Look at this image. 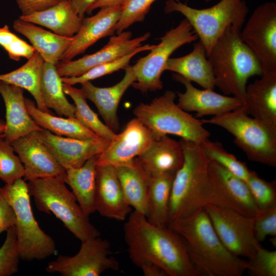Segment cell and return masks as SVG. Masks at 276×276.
<instances>
[{
  "mask_svg": "<svg viewBox=\"0 0 276 276\" xmlns=\"http://www.w3.org/2000/svg\"><path fill=\"white\" fill-rule=\"evenodd\" d=\"M124 235L134 264L143 261L152 262L168 276H200L183 239L168 226L154 225L144 214L134 211L124 224Z\"/></svg>",
  "mask_w": 276,
  "mask_h": 276,
  "instance_id": "1",
  "label": "cell"
},
{
  "mask_svg": "<svg viewBox=\"0 0 276 276\" xmlns=\"http://www.w3.org/2000/svg\"><path fill=\"white\" fill-rule=\"evenodd\" d=\"M167 226L182 238L200 275L241 276L246 271L248 260L235 256L224 246L204 208Z\"/></svg>",
  "mask_w": 276,
  "mask_h": 276,
  "instance_id": "2",
  "label": "cell"
},
{
  "mask_svg": "<svg viewBox=\"0 0 276 276\" xmlns=\"http://www.w3.org/2000/svg\"><path fill=\"white\" fill-rule=\"evenodd\" d=\"M184 153L181 167L176 173L171 191L168 224L188 217L209 204L212 183L210 159L200 144L180 139Z\"/></svg>",
  "mask_w": 276,
  "mask_h": 276,
  "instance_id": "3",
  "label": "cell"
},
{
  "mask_svg": "<svg viewBox=\"0 0 276 276\" xmlns=\"http://www.w3.org/2000/svg\"><path fill=\"white\" fill-rule=\"evenodd\" d=\"M240 30L230 26L217 40L207 56L215 86L224 95L244 100L247 82L262 74L257 58L242 40Z\"/></svg>",
  "mask_w": 276,
  "mask_h": 276,
  "instance_id": "4",
  "label": "cell"
},
{
  "mask_svg": "<svg viewBox=\"0 0 276 276\" xmlns=\"http://www.w3.org/2000/svg\"><path fill=\"white\" fill-rule=\"evenodd\" d=\"M27 186L37 209L53 214L81 242L100 237V232L90 222L62 178H37L28 181Z\"/></svg>",
  "mask_w": 276,
  "mask_h": 276,
  "instance_id": "5",
  "label": "cell"
},
{
  "mask_svg": "<svg viewBox=\"0 0 276 276\" xmlns=\"http://www.w3.org/2000/svg\"><path fill=\"white\" fill-rule=\"evenodd\" d=\"M176 97L174 91L167 90L149 103H140L133 114L151 130L154 138L172 134L199 144L208 140L210 133L201 120L176 104Z\"/></svg>",
  "mask_w": 276,
  "mask_h": 276,
  "instance_id": "6",
  "label": "cell"
},
{
  "mask_svg": "<svg viewBox=\"0 0 276 276\" xmlns=\"http://www.w3.org/2000/svg\"><path fill=\"white\" fill-rule=\"evenodd\" d=\"M203 124L221 127L235 137V143L250 160L276 166V127L250 117L242 107L201 120Z\"/></svg>",
  "mask_w": 276,
  "mask_h": 276,
  "instance_id": "7",
  "label": "cell"
},
{
  "mask_svg": "<svg viewBox=\"0 0 276 276\" xmlns=\"http://www.w3.org/2000/svg\"><path fill=\"white\" fill-rule=\"evenodd\" d=\"M164 11L167 13L178 12L185 17L204 45L208 56L228 27L234 26L241 30L248 8L244 0H220L210 8L200 9L191 7L179 0H167Z\"/></svg>",
  "mask_w": 276,
  "mask_h": 276,
  "instance_id": "8",
  "label": "cell"
},
{
  "mask_svg": "<svg viewBox=\"0 0 276 276\" xmlns=\"http://www.w3.org/2000/svg\"><path fill=\"white\" fill-rule=\"evenodd\" d=\"M3 188L16 218L15 229L20 259L42 260L56 251L53 238L39 227L33 214L27 182L21 178Z\"/></svg>",
  "mask_w": 276,
  "mask_h": 276,
  "instance_id": "9",
  "label": "cell"
},
{
  "mask_svg": "<svg viewBox=\"0 0 276 276\" xmlns=\"http://www.w3.org/2000/svg\"><path fill=\"white\" fill-rule=\"evenodd\" d=\"M198 38L190 24L186 18L183 19L159 38L160 42L147 55L132 66L136 80L131 86L143 93L161 89L163 86L161 76L170 56L182 45Z\"/></svg>",
  "mask_w": 276,
  "mask_h": 276,
  "instance_id": "10",
  "label": "cell"
},
{
  "mask_svg": "<svg viewBox=\"0 0 276 276\" xmlns=\"http://www.w3.org/2000/svg\"><path fill=\"white\" fill-rule=\"evenodd\" d=\"M203 208L224 246L236 256L251 259L262 246L255 236L254 217L211 204Z\"/></svg>",
  "mask_w": 276,
  "mask_h": 276,
  "instance_id": "11",
  "label": "cell"
},
{
  "mask_svg": "<svg viewBox=\"0 0 276 276\" xmlns=\"http://www.w3.org/2000/svg\"><path fill=\"white\" fill-rule=\"evenodd\" d=\"M110 244L100 237L81 242L73 256L59 255L49 262L46 271L62 276H99L107 270L120 269L119 262L111 256Z\"/></svg>",
  "mask_w": 276,
  "mask_h": 276,
  "instance_id": "12",
  "label": "cell"
},
{
  "mask_svg": "<svg viewBox=\"0 0 276 276\" xmlns=\"http://www.w3.org/2000/svg\"><path fill=\"white\" fill-rule=\"evenodd\" d=\"M242 40L258 60L262 73L276 71V3L257 7L240 31Z\"/></svg>",
  "mask_w": 276,
  "mask_h": 276,
  "instance_id": "13",
  "label": "cell"
},
{
  "mask_svg": "<svg viewBox=\"0 0 276 276\" xmlns=\"http://www.w3.org/2000/svg\"><path fill=\"white\" fill-rule=\"evenodd\" d=\"M208 170L212 183L209 204L256 216L259 209L246 181L212 160Z\"/></svg>",
  "mask_w": 276,
  "mask_h": 276,
  "instance_id": "14",
  "label": "cell"
},
{
  "mask_svg": "<svg viewBox=\"0 0 276 276\" xmlns=\"http://www.w3.org/2000/svg\"><path fill=\"white\" fill-rule=\"evenodd\" d=\"M25 169L24 179L57 177L65 182L66 170L58 163L41 139L37 131L20 137L11 143Z\"/></svg>",
  "mask_w": 276,
  "mask_h": 276,
  "instance_id": "15",
  "label": "cell"
},
{
  "mask_svg": "<svg viewBox=\"0 0 276 276\" xmlns=\"http://www.w3.org/2000/svg\"><path fill=\"white\" fill-rule=\"evenodd\" d=\"M150 36L148 32L132 39L131 32L123 31L111 36L106 45L93 54L77 60L59 62L56 65L57 72L61 77L79 76L97 65L130 53L141 46L142 43Z\"/></svg>",
  "mask_w": 276,
  "mask_h": 276,
  "instance_id": "16",
  "label": "cell"
},
{
  "mask_svg": "<svg viewBox=\"0 0 276 276\" xmlns=\"http://www.w3.org/2000/svg\"><path fill=\"white\" fill-rule=\"evenodd\" d=\"M154 139L151 130L135 118L98 156L96 164L113 167L127 164L144 152Z\"/></svg>",
  "mask_w": 276,
  "mask_h": 276,
  "instance_id": "17",
  "label": "cell"
},
{
  "mask_svg": "<svg viewBox=\"0 0 276 276\" xmlns=\"http://www.w3.org/2000/svg\"><path fill=\"white\" fill-rule=\"evenodd\" d=\"M38 132L42 140L65 169L81 167L90 158L100 154L110 143L100 137L78 139L59 136L44 129Z\"/></svg>",
  "mask_w": 276,
  "mask_h": 276,
  "instance_id": "18",
  "label": "cell"
},
{
  "mask_svg": "<svg viewBox=\"0 0 276 276\" xmlns=\"http://www.w3.org/2000/svg\"><path fill=\"white\" fill-rule=\"evenodd\" d=\"M174 80L180 82L186 88L184 93L177 92V105L186 111L196 112L197 118L218 116L237 109L243 105V101L235 96L218 94L213 89H199L191 81L177 74Z\"/></svg>",
  "mask_w": 276,
  "mask_h": 276,
  "instance_id": "19",
  "label": "cell"
},
{
  "mask_svg": "<svg viewBox=\"0 0 276 276\" xmlns=\"http://www.w3.org/2000/svg\"><path fill=\"white\" fill-rule=\"evenodd\" d=\"M95 209L102 216L117 221L125 220L132 212L112 166L97 165Z\"/></svg>",
  "mask_w": 276,
  "mask_h": 276,
  "instance_id": "20",
  "label": "cell"
},
{
  "mask_svg": "<svg viewBox=\"0 0 276 276\" xmlns=\"http://www.w3.org/2000/svg\"><path fill=\"white\" fill-rule=\"evenodd\" d=\"M121 7V5H116L101 8L95 15L84 17L79 31L72 37V41L61 60H71L99 39L113 35L120 17Z\"/></svg>",
  "mask_w": 276,
  "mask_h": 276,
  "instance_id": "21",
  "label": "cell"
},
{
  "mask_svg": "<svg viewBox=\"0 0 276 276\" xmlns=\"http://www.w3.org/2000/svg\"><path fill=\"white\" fill-rule=\"evenodd\" d=\"M124 69L123 78L112 86L99 87L87 81L81 84L80 89L85 98L95 104L106 125L114 132L120 128L117 111L120 100L136 80L132 66Z\"/></svg>",
  "mask_w": 276,
  "mask_h": 276,
  "instance_id": "22",
  "label": "cell"
},
{
  "mask_svg": "<svg viewBox=\"0 0 276 276\" xmlns=\"http://www.w3.org/2000/svg\"><path fill=\"white\" fill-rule=\"evenodd\" d=\"M260 76L246 86L242 107L251 117L276 127V71Z\"/></svg>",
  "mask_w": 276,
  "mask_h": 276,
  "instance_id": "23",
  "label": "cell"
},
{
  "mask_svg": "<svg viewBox=\"0 0 276 276\" xmlns=\"http://www.w3.org/2000/svg\"><path fill=\"white\" fill-rule=\"evenodd\" d=\"M0 94L6 108L4 137L8 142L11 143L30 132L42 130L27 109L22 88L0 81Z\"/></svg>",
  "mask_w": 276,
  "mask_h": 276,
  "instance_id": "24",
  "label": "cell"
},
{
  "mask_svg": "<svg viewBox=\"0 0 276 276\" xmlns=\"http://www.w3.org/2000/svg\"><path fill=\"white\" fill-rule=\"evenodd\" d=\"M137 158L151 176L176 174L182 166L184 153L180 141L164 135L154 138Z\"/></svg>",
  "mask_w": 276,
  "mask_h": 276,
  "instance_id": "25",
  "label": "cell"
},
{
  "mask_svg": "<svg viewBox=\"0 0 276 276\" xmlns=\"http://www.w3.org/2000/svg\"><path fill=\"white\" fill-rule=\"evenodd\" d=\"M114 167L127 203L134 211L147 217L150 174L137 157L127 164Z\"/></svg>",
  "mask_w": 276,
  "mask_h": 276,
  "instance_id": "26",
  "label": "cell"
},
{
  "mask_svg": "<svg viewBox=\"0 0 276 276\" xmlns=\"http://www.w3.org/2000/svg\"><path fill=\"white\" fill-rule=\"evenodd\" d=\"M164 71L174 72L204 89L214 90L215 87L213 69L205 49L200 41L194 45L193 50L188 54L170 58L164 66Z\"/></svg>",
  "mask_w": 276,
  "mask_h": 276,
  "instance_id": "27",
  "label": "cell"
},
{
  "mask_svg": "<svg viewBox=\"0 0 276 276\" xmlns=\"http://www.w3.org/2000/svg\"><path fill=\"white\" fill-rule=\"evenodd\" d=\"M14 29L27 38L45 62L57 65L72 41L67 37L47 31L20 17L13 25Z\"/></svg>",
  "mask_w": 276,
  "mask_h": 276,
  "instance_id": "28",
  "label": "cell"
},
{
  "mask_svg": "<svg viewBox=\"0 0 276 276\" xmlns=\"http://www.w3.org/2000/svg\"><path fill=\"white\" fill-rule=\"evenodd\" d=\"M19 17L67 37H73L79 31L83 19L74 10L71 0H62L47 9Z\"/></svg>",
  "mask_w": 276,
  "mask_h": 276,
  "instance_id": "29",
  "label": "cell"
},
{
  "mask_svg": "<svg viewBox=\"0 0 276 276\" xmlns=\"http://www.w3.org/2000/svg\"><path fill=\"white\" fill-rule=\"evenodd\" d=\"M98 156L90 158L79 168L65 169V183L71 187L78 204L88 216L96 212V162Z\"/></svg>",
  "mask_w": 276,
  "mask_h": 276,
  "instance_id": "30",
  "label": "cell"
},
{
  "mask_svg": "<svg viewBox=\"0 0 276 276\" xmlns=\"http://www.w3.org/2000/svg\"><path fill=\"white\" fill-rule=\"evenodd\" d=\"M27 109L35 123L42 129L57 135L78 139L99 137L83 125L75 117L62 118L53 116L37 108L32 100L25 98Z\"/></svg>",
  "mask_w": 276,
  "mask_h": 276,
  "instance_id": "31",
  "label": "cell"
},
{
  "mask_svg": "<svg viewBox=\"0 0 276 276\" xmlns=\"http://www.w3.org/2000/svg\"><path fill=\"white\" fill-rule=\"evenodd\" d=\"M44 62L40 54L35 51L32 57L22 66L12 72L1 74L0 81L28 90L34 98L37 108L49 112L40 90V79Z\"/></svg>",
  "mask_w": 276,
  "mask_h": 276,
  "instance_id": "32",
  "label": "cell"
},
{
  "mask_svg": "<svg viewBox=\"0 0 276 276\" xmlns=\"http://www.w3.org/2000/svg\"><path fill=\"white\" fill-rule=\"evenodd\" d=\"M40 90L46 107L60 116L75 117V106L66 99L61 77L56 65L44 62L40 79Z\"/></svg>",
  "mask_w": 276,
  "mask_h": 276,
  "instance_id": "33",
  "label": "cell"
},
{
  "mask_svg": "<svg viewBox=\"0 0 276 276\" xmlns=\"http://www.w3.org/2000/svg\"><path fill=\"white\" fill-rule=\"evenodd\" d=\"M175 175V174L165 173L151 176L146 218L154 225H168L169 200Z\"/></svg>",
  "mask_w": 276,
  "mask_h": 276,
  "instance_id": "34",
  "label": "cell"
},
{
  "mask_svg": "<svg viewBox=\"0 0 276 276\" xmlns=\"http://www.w3.org/2000/svg\"><path fill=\"white\" fill-rule=\"evenodd\" d=\"M63 91L73 100L75 106V117L85 127L99 137L109 142L117 136L113 131L99 119L98 115L89 106L86 99L80 89L63 83Z\"/></svg>",
  "mask_w": 276,
  "mask_h": 276,
  "instance_id": "35",
  "label": "cell"
},
{
  "mask_svg": "<svg viewBox=\"0 0 276 276\" xmlns=\"http://www.w3.org/2000/svg\"><path fill=\"white\" fill-rule=\"evenodd\" d=\"M155 45L147 44L141 45L130 53L116 60L97 65L82 75L77 77H61L62 82L67 85H74L82 84L110 74L129 65L131 59L141 52L150 51Z\"/></svg>",
  "mask_w": 276,
  "mask_h": 276,
  "instance_id": "36",
  "label": "cell"
},
{
  "mask_svg": "<svg viewBox=\"0 0 276 276\" xmlns=\"http://www.w3.org/2000/svg\"><path fill=\"white\" fill-rule=\"evenodd\" d=\"M200 145L210 160L217 163L246 181L251 171L245 163L239 160L233 154L226 151L220 143L212 142L209 139Z\"/></svg>",
  "mask_w": 276,
  "mask_h": 276,
  "instance_id": "37",
  "label": "cell"
},
{
  "mask_svg": "<svg viewBox=\"0 0 276 276\" xmlns=\"http://www.w3.org/2000/svg\"><path fill=\"white\" fill-rule=\"evenodd\" d=\"M25 174L24 165L13 146L4 136L1 137L0 179L5 185H12L24 178Z\"/></svg>",
  "mask_w": 276,
  "mask_h": 276,
  "instance_id": "38",
  "label": "cell"
},
{
  "mask_svg": "<svg viewBox=\"0 0 276 276\" xmlns=\"http://www.w3.org/2000/svg\"><path fill=\"white\" fill-rule=\"evenodd\" d=\"M20 256L15 226L6 231L5 240L0 248V276H10L18 271Z\"/></svg>",
  "mask_w": 276,
  "mask_h": 276,
  "instance_id": "39",
  "label": "cell"
},
{
  "mask_svg": "<svg viewBox=\"0 0 276 276\" xmlns=\"http://www.w3.org/2000/svg\"><path fill=\"white\" fill-rule=\"evenodd\" d=\"M156 0H125L115 32L120 34L132 24L144 20L152 4Z\"/></svg>",
  "mask_w": 276,
  "mask_h": 276,
  "instance_id": "40",
  "label": "cell"
},
{
  "mask_svg": "<svg viewBox=\"0 0 276 276\" xmlns=\"http://www.w3.org/2000/svg\"><path fill=\"white\" fill-rule=\"evenodd\" d=\"M247 183L259 210L276 205V182L267 181L250 171Z\"/></svg>",
  "mask_w": 276,
  "mask_h": 276,
  "instance_id": "41",
  "label": "cell"
},
{
  "mask_svg": "<svg viewBox=\"0 0 276 276\" xmlns=\"http://www.w3.org/2000/svg\"><path fill=\"white\" fill-rule=\"evenodd\" d=\"M248 260L246 271L251 276H276V251L261 246L254 257Z\"/></svg>",
  "mask_w": 276,
  "mask_h": 276,
  "instance_id": "42",
  "label": "cell"
},
{
  "mask_svg": "<svg viewBox=\"0 0 276 276\" xmlns=\"http://www.w3.org/2000/svg\"><path fill=\"white\" fill-rule=\"evenodd\" d=\"M254 230L259 242L268 236L276 237V205L259 210L254 217Z\"/></svg>",
  "mask_w": 276,
  "mask_h": 276,
  "instance_id": "43",
  "label": "cell"
},
{
  "mask_svg": "<svg viewBox=\"0 0 276 276\" xmlns=\"http://www.w3.org/2000/svg\"><path fill=\"white\" fill-rule=\"evenodd\" d=\"M16 218L3 187H0V235L15 226Z\"/></svg>",
  "mask_w": 276,
  "mask_h": 276,
  "instance_id": "44",
  "label": "cell"
},
{
  "mask_svg": "<svg viewBox=\"0 0 276 276\" xmlns=\"http://www.w3.org/2000/svg\"><path fill=\"white\" fill-rule=\"evenodd\" d=\"M21 15H28L33 13L47 9L62 0H16Z\"/></svg>",
  "mask_w": 276,
  "mask_h": 276,
  "instance_id": "45",
  "label": "cell"
},
{
  "mask_svg": "<svg viewBox=\"0 0 276 276\" xmlns=\"http://www.w3.org/2000/svg\"><path fill=\"white\" fill-rule=\"evenodd\" d=\"M9 58L15 61H18L21 57L30 59L34 54L35 50L32 45L18 38L14 41L6 50Z\"/></svg>",
  "mask_w": 276,
  "mask_h": 276,
  "instance_id": "46",
  "label": "cell"
},
{
  "mask_svg": "<svg viewBox=\"0 0 276 276\" xmlns=\"http://www.w3.org/2000/svg\"><path fill=\"white\" fill-rule=\"evenodd\" d=\"M143 271L145 276H168L156 264L149 261H141L135 264Z\"/></svg>",
  "mask_w": 276,
  "mask_h": 276,
  "instance_id": "47",
  "label": "cell"
},
{
  "mask_svg": "<svg viewBox=\"0 0 276 276\" xmlns=\"http://www.w3.org/2000/svg\"><path fill=\"white\" fill-rule=\"evenodd\" d=\"M19 37L13 33L6 25L0 27V45L6 50Z\"/></svg>",
  "mask_w": 276,
  "mask_h": 276,
  "instance_id": "48",
  "label": "cell"
},
{
  "mask_svg": "<svg viewBox=\"0 0 276 276\" xmlns=\"http://www.w3.org/2000/svg\"><path fill=\"white\" fill-rule=\"evenodd\" d=\"M97 0H71V5L75 12L83 18L88 9Z\"/></svg>",
  "mask_w": 276,
  "mask_h": 276,
  "instance_id": "49",
  "label": "cell"
},
{
  "mask_svg": "<svg viewBox=\"0 0 276 276\" xmlns=\"http://www.w3.org/2000/svg\"><path fill=\"white\" fill-rule=\"evenodd\" d=\"M125 0H97L87 10L86 13L90 14L98 8H103L116 5H122Z\"/></svg>",
  "mask_w": 276,
  "mask_h": 276,
  "instance_id": "50",
  "label": "cell"
},
{
  "mask_svg": "<svg viewBox=\"0 0 276 276\" xmlns=\"http://www.w3.org/2000/svg\"><path fill=\"white\" fill-rule=\"evenodd\" d=\"M6 128L5 122L0 120V137L4 136V133Z\"/></svg>",
  "mask_w": 276,
  "mask_h": 276,
  "instance_id": "51",
  "label": "cell"
},
{
  "mask_svg": "<svg viewBox=\"0 0 276 276\" xmlns=\"http://www.w3.org/2000/svg\"><path fill=\"white\" fill-rule=\"evenodd\" d=\"M205 2H209V1H211V0H205Z\"/></svg>",
  "mask_w": 276,
  "mask_h": 276,
  "instance_id": "52",
  "label": "cell"
}]
</instances>
